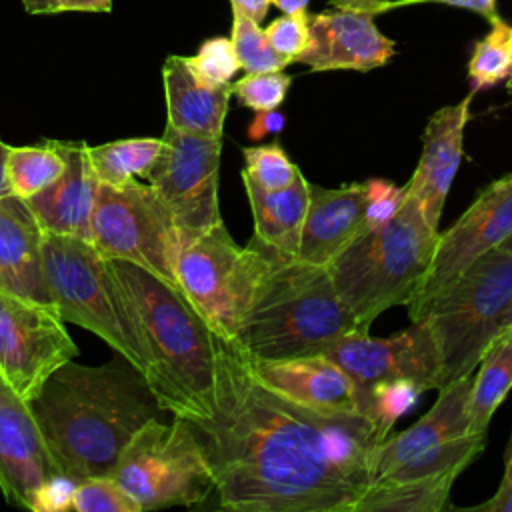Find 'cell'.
I'll return each instance as SVG.
<instances>
[{
  "label": "cell",
  "mask_w": 512,
  "mask_h": 512,
  "mask_svg": "<svg viewBox=\"0 0 512 512\" xmlns=\"http://www.w3.org/2000/svg\"><path fill=\"white\" fill-rule=\"evenodd\" d=\"M230 6L260 24L272 6V0H230Z\"/></svg>",
  "instance_id": "cell-43"
},
{
  "label": "cell",
  "mask_w": 512,
  "mask_h": 512,
  "mask_svg": "<svg viewBox=\"0 0 512 512\" xmlns=\"http://www.w3.org/2000/svg\"><path fill=\"white\" fill-rule=\"evenodd\" d=\"M58 12H110L112 0H56Z\"/></svg>",
  "instance_id": "cell-42"
},
{
  "label": "cell",
  "mask_w": 512,
  "mask_h": 512,
  "mask_svg": "<svg viewBox=\"0 0 512 512\" xmlns=\"http://www.w3.org/2000/svg\"><path fill=\"white\" fill-rule=\"evenodd\" d=\"M468 396L472 434H486L488 424L512 390V334L488 346L478 362Z\"/></svg>",
  "instance_id": "cell-26"
},
{
  "label": "cell",
  "mask_w": 512,
  "mask_h": 512,
  "mask_svg": "<svg viewBox=\"0 0 512 512\" xmlns=\"http://www.w3.org/2000/svg\"><path fill=\"white\" fill-rule=\"evenodd\" d=\"M360 390L382 380H412L424 392L444 386L442 356L424 322H412L386 338L352 334L326 352Z\"/></svg>",
  "instance_id": "cell-14"
},
{
  "label": "cell",
  "mask_w": 512,
  "mask_h": 512,
  "mask_svg": "<svg viewBox=\"0 0 512 512\" xmlns=\"http://www.w3.org/2000/svg\"><path fill=\"white\" fill-rule=\"evenodd\" d=\"M190 424L218 506L234 512H354L370 486V452L382 442L358 412H320L272 390L224 336L212 412Z\"/></svg>",
  "instance_id": "cell-1"
},
{
  "label": "cell",
  "mask_w": 512,
  "mask_h": 512,
  "mask_svg": "<svg viewBox=\"0 0 512 512\" xmlns=\"http://www.w3.org/2000/svg\"><path fill=\"white\" fill-rule=\"evenodd\" d=\"M274 50L288 60V64L296 62V58L306 50L310 38V14L306 10L300 12H284L276 20H272L264 28Z\"/></svg>",
  "instance_id": "cell-36"
},
{
  "label": "cell",
  "mask_w": 512,
  "mask_h": 512,
  "mask_svg": "<svg viewBox=\"0 0 512 512\" xmlns=\"http://www.w3.org/2000/svg\"><path fill=\"white\" fill-rule=\"evenodd\" d=\"M374 12L336 8L310 16V38L296 62L314 72H368L394 56V42L374 24Z\"/></svg>",
  "instance_id": "cell-15"
},
{
  "label": "cell",
  "mask_w": 512,
  "mask_h": 512,
  "mask_svg": "<svg viewBox=\"0 0 512 512\" xmlns=\"http://www.w3.org/2000/svg\"><path fill=\"white\" fill-rule=\"evenodd\" d=\"M184 58L190 70L202 82L212 86L232 84V78L240 70V62L234 52L232 40L224 36H214L204 40L194 56H184Z\"/></svg>",
  "instance_id": "cell-35"
},
{
  "label": "cell",
  "mask_w": 512,
  "mask_h": 512,
  "mask_svg": "<svg viewBox=\"0 0 512 512\" xmlns=\"http://www.w3.org/2000/svg\"><path fill=\"white\" fill-rule=\"evenodd\" d=\"M44 232L28 204L0 196V288L20 298L54 306L42 260Z\"/></svg>",
  "instance_id": "cell-22"
},
{
  "label": "cell",
  "mask_w": 512,
  "mask_h": 512,
  "mask_svg": "<svg viewBox=\"0 0 512 512\" xmlns=\"http://www.w3.org/2000/svg\"><path fill=\"white\" fill-rule=\"evenodd\" d=\"M42 260L60 318L90 330L144 374L138 316L110 260L90 240L60 234H44Z\"/></svg>",
  "instance_id": "cell-6"
},
{
  "label": "cell",
  "mask_w": 512,
  "mask_h": 512,
  "mask_svg": "<svg viewBox=\"0 0 512 512\" xmlns=\"http://www.w3.org/2000/svg\"><path fill=\"white\" fill-rule=\"evenodd\" d=\"M10 144L0 140V196L2 194H10L8 190V180H6V156H8Z\"/></svg>",
  "instance_id": "cell-47"
},
{
  "label": "cell",
  "mask_w": 512,
  "mask_h": 512,
  "mask_svg": "<svg viewBox=\"0 0 512 512\" xmlns=\"http://www.w3.org/2000/svg\"><path fill=\"white\" fill-rule=\"evenodd\" d=\"M110 266L134 304L146 352L144 378L158 404L188 422L208 418L214 406L218 334L180 288L130 262L110 260Z\"/></svg>",
  "instance_id": "cell-3"
},
{
  "label": "cell",
  "mask_w": 512,
  "mask_h": 512,
  "mask_svg": "<svg viewBox=\"0 0 512 512\" xmlns=\"http://www.w3.org/2000/svg\"><path fill=\"white\" fill-rule=\"evenodd\" d=\"M166 124L196 136L222 138L232 86L202 82L184 56H168L162 66Z\"/></svg>",
  "instance_id": "cell-23"
},
{
  "label": "cell",
  "mask_w": 512,
  "mask_h": 512,
  "mask_svg": "<svg viewBox=\"0 0 512 512\" xmlns=\"http://www.w3.org/2000/svg\"><path fill=\"white\" fill-rule=\"evenodd\" d=\"M504 462H512V436H510V442H508V450H506Z\"/></svg>",
  "instance_id": "cell-49"
},
{
  "label": "cell",
  "mask_w": 512,
  "mask_h": 512,
  "mask_svg": "<svg viewBox=\"0 0 512 512\" xmlns=\"http://www.w3.org/2000/svg\"><path fill=\"white\" fill-rule=\"evenodd\" d=\"M242 182L254 218V240L278 258H296L310 182L302 174L280 190H264L244 176Z\"/></svg>",
  "instance_id": "cell-24"
},
{
  "label": "cell",
  "mask_w": 512,
  "mask_h": 512,
  "mask_svg": "<svg viewBox=\"0 0 512 512\" xmlns=\"http://www.w3.org/2000/svg\"><path fill=\"white\" fill-rule=\"evenodd\" d=\"M308 2L310 0H272V4L276 8H280L282 12H300V10H306L308 8Z\"/></svg>",
  "instance_id": "cell-48"
},
{
  "label": "cell",
  "mask_w": 512,
  "mask_h": 512,
  "mask_svg": "<svg viewBox=\"0 0 512 512\" xmlns=\"http://www.w3.org/2000/svg\"><path fill=\"white\" fill-rule=\"evenodd\" d=\"M418 2H440V4H448L454 8H464V10H472L480 16H484L490 24L496 22L500 18L498 10H496V0H398V2H390V0H382L376 6L370 8V12L378 14V12H386L398 6H408V4H418Z\"/></svg>",
  "instance_id": "cell-39"
},
{
  "label": "cell",
  "mask_w": 512,
  "mask_h": 512,
  "mask_svg": "<svg viewBox=\"0 0 512 512\" xmlns=\"http://www.w3.org/2000/svg\"><path fill=\"white\" fill-rule=\"evenodd\" d=\"M334 8H352V10H370L382 0H328Z\"/></svg>",
  "instance_id": "cell-46"
},
{
  "label": "cell",
  "mask_w": 512,
  "mask_h": 512,
  "mask_svg": "<svg viewBox=\"0 0 512 512\" xmlns=\"http://www.w3.org/2000/svg\"><path fill=\"white\" fill-rule=\"evenodd\" d=\"M250 364L262 382L302 406L330 414H360V388L326 354L284 360L250 358Z\"/></svg>",
  "instance_id": "cell-21"
},
{
  "label": "cell",
  "mask_w": 512,
  "mask_h": 512,
  "mask_svg": "<svg viewBox=\"0 0 512 512\" xmlns=\"http://www.w3.org/2000/svg\"><path fill=\"white\" fill-rule=\"evenodd\" d=\"M76 512H140L136 500L110 476H90L76 482L72 496Z\"/></svg>",
  "instance_id": "cell-34"
},
{
  "label": "cell",
  "mask_w": 512,
  "mask_h": 512,
  "mask_svg": "<svg viewBox=\"0 0 512 512\" xmlns=\"http://www.w3.org/2000/svg\"><path fill=\"white\" fill-rule=\"evenodd\" d=\"M462 470L432 476L388 478L372 482L360 496L354 512H440Z\"/></svg>",
  "instance_id": "cell-25"
},
{
  "label": "cell",
  "mask_w": 512,
  "mask_h": 512,
  "mask_svg": "<svg viewBox=\"0 0 512 512\" xmlns=\"http://www.w3.org/2000/svg\"><path fill=\"white\" fill-rule=\"evenodd\" d=\"M512 236V172L490 182L466 212L438 232L434 258L410 298L408 312L450 284L464 268Z\"/></svg>",
  "instance_id": "cell-13"
},
{
  "label": "cell",
  "mask_w": 512,
  "mask_h": 512,
  "mask_svg": "<svg viewBox=\"0 0 512 512\" xmlns=\"http://www.w3.org/2000/svg\"><path fill=\"white\" fill-rule=\"evenodd\" d=\"M286 126V116L282 112L276 110H264V112H256L254 120L248 124L246 134L250 140L258 142L268 134H278L282 132Z\"/></svg>",
  "instance_id": "cell-41"
},
{
  "label": "cell",
  "mask_w": 512,
  "mask_h": 512,
  "mask_svg": "<svg viewBox=\"0 0 512 512\" xmlns=\"http://www.w3.org/2000/svg\"><path fill=\"white\" fill-rule=\"evenodd\" d=\"M438 232L406 192L388 224L360 234L326 266L360 326L370 330L382 312L410 302L434 258Z\"/></svg>",
  "instance_id": "cell-5"
},
{
  "label": "cell",
  "mask_w": 512,
  "mask_h": 512,
  "mask_svg": "<svg viewBox=\"0 0 512 512\" xmlns=\"http://www.w3.org/2000/svg\"><path fill=\"white\" fill-rule=\"evenodd\" d=\"M512 334V300H510V304L506 306V310L502 312V316H500V320H498V328H496V336H494V340L490 342V344H494V342H498V340H504V338H508ZM488 350V348H486Z\"/></svg>",
  "instance_id": "cell-44"
},
{
  "label": "cell",
  "mask_w": 512,
  "mask_h": 512,
  "mask_svg": "<svg viewBox=\"0 0 512 512\" xmlns=\"http://www.w3.org/2000/svg\"><path fill=\"white\" fill-rule=\"evenodd\" d=\"M274 258L276 254L254 238L248 246L236 244L220 222L182 242L176 282L218 336L234 338Z\"/></svg>",
  "instance_id": "cell-8"
},
{
  "label": "cell",
  "mask_w": 512,
  "mask_h": 512,
  "mask_svg": "<svg viewBox=\"0 0 512 512\" xmlns=\"http://www.w3.org/2000/svg\"><path fill=\"white\" fill-rule=\"evenodd\" d=\"M506 90H508V94L512 96V70H510V74H508V78H506Z\"/></svg>",
  "instance_id": "cell-50"
},
{
  "label": "cell",
  "mask_w": 512,
  "mask_h": 512,
  "mask_svg": "<svg viewBox=\"0 0 512 512\" xmlns=\"http://www.w3.org/2000/svg\"><path fill=\"white\" fill-rule=\"evenodd\" d=\"M230 40L238 56L240 70L244 72H270L284 70L288 66V60L274 50L260 24L234 8Z\"/></svg>",
  "instance_id": "cell-31"
},
{
  "label": "cell",
  "mask_w": 512,
  "mask_h": 512,
  "mask_svg": "<svg viewBox=\"0 0 512 512\" xmlns=\"http://www.w3.org/2000/svg\"><path fill=\"white\" fill-rule=\"evenodd\" d=\"M140 506V512L194 506L214 490V478L192 424L172 416L150 418L120 450L110 474Z\"/></svg>",
  "instance_id": "cell-9"
},
{
  "label": "cell",
  "mask_w": 512,
  "mask_h": 512,
  "mask_svg": "<svg viewBox=\"0 0 512 512\" xmlns=\"http://www.w3.org/2000/svg\"><path fill=\"white\" fill-rule=\"evenodd\" d=\"M90 242L106 260L136 264L178 288L176 256L182 238L148 182L132 178L118 186H98Z\"/></svg>",
  "instance_id": "cell-10"
},
{
  "label": "cell",
  "mask_w": 512,
  "mask_h": 512,
  "mask_svg": "<svg viewBox=\"0 0 512 512\" xmlns=\"http://www.w3.org/2000/svg\"><path fill=\"white\" fill-rule=\"evenodd\" d=\"M76 480L66 474H52L34 494L30 510L34 512H64L72 510Z\"/></svg>",
  "instance_id": "cell-38"
},
{
  "label": "cell",
  "mask_w": 512,
  "mask_h": 512,
  "mask_svg": "<svg viewBox=\"0 0 512 512\" xmlns=\"http://www.w3.org/2000/svg\"><path fill=\"white\" fill-rule=\"evenodd\" d=\"M366 184L340 188L308 186V206L296 258L314 266H328L360 234L366 232Z\"/></svg>",
  "instance_id": "cell-20"
},
{
  "label": "cell",
  "mask_w": 512,
  "mask_h": 512,
  "mask_svg": "<svg viewBox=\"0 0 512 512\" xmlns=\"http://www.w3.org/2000/svg\"><path fill=\"white\" fill-rule=\"evenodd\" d=\"M26 12L30 14H54L56 10V0H22Z\"/></svg>",
  "instance_id": "cell-45"
},
{
  "label": "cell",
  "mask_w": 512,
  "mask_h": 512,
  "mask_svg": "<svg viewBox=\"0 0 512 512\" xmlns=\"http://www.w3.org/2000/svg\"><path fill=\"white\" fill-rule=\"evenodd\" d=\"M162 150V138H122L88 146V156L100 184L118 186L148 174Z\"/></svg>",
  "instance_id": "cell-27"
},
{
  "label": "cell",
  "mask_w": 512,
  "mask_h": 512,
  "mask_svg": "<svg viewBox=\"0 0 512 512\" xmlns=\"http://www.w3.org/2000/svg\"><path fill=\"white\" fill-rule=\"evenodd\" d=\"M472 374H464L442 388L432 408L400 434L386 436L370 452V484L384 480L408 460L470 432L468 396Z\"/></svg>",
  "instance_id": "cell-18"
},
{
  "label": "cell",
  "mask_w": 512,
  "mask_h": 512,
  "mask_svg": "<svg viewBox=\"0 0 512 512\" xmlns=\"http://www.w3.org/2000/svg\"><path fill=\"white\" fill-rule=\"evenodd\" d=\"M78 356L66 322L54 306L0 288V376L26 402L46 378Z\"/></svg>",
  "instance_id": "cell-12"
},
{
  "label": "cell",
  "mask_w": 512,
  "mask_h": 512,
  "mask_svg": "<svg viewBox=\"0 0 512 512\" xmlns=\"http://www.w3.org/2000/svg\"><path fill=\"white\" fill-rule=\"evenodd\" d=\"M468 510H484V512H512V462H504V476L494 492L492 498H488L482 504L470 506Z\"/></svg>",
  "instance_id": "cell-40"
},
{
  "label": "cell",
  "mask_w": 512,
  "mask_h": 512,
  "mask_svg": "<svg viewBox=\"0 0 512 512\" xmlns=\"http://www.w3.org/2000/svg\"><path fill=\"white\" fill-rule=\"evenodd\" d=\"M424 390L412 380H382L360 390V414L366 416L384 440L392 426L414 408Z\"/></svg>",
  "instance_id": "cell-29"
},
{
  "label": "cell",
  "mask_w": 512,
  "mask_h": 512,
  "mask_svg": "<svg viewBox=\"0 0 512 512\" xmlns=\"http://www.w3.org/2000/svg\"><path fill=\"white\" fill-rule=\"evenodd\" d=\"M292 84V76L284 70L246 72L240 80L232 82V96L254 112L276 110L282 106Z\"/></svg>",
  "instance_id": "cell-33"
},
{
  "label": "cell",
  "mask_w": 512,
  "mask_h": 512,
  "mask_svg": "<svg viewBox=\"0 0 512 512\" xmlns=\"http://www.w3.org/2000/svg\"><path fill=\"white\" fill-rule=\"evenodd\" d=\"M512 70V26L498 18L492 22L490 32L476 42L468 60V78L472 90L492 88L506 82Z\"/></svg>",
  "instance_id": "cell-30"
},
{
  "label": "cell",
  "mask_w": 512,
  "mask_h": 512,
  "mask_svg": "<svg viewBox=\"0 0 512 512\" xmlns=\"http://www.w3.org/2000/svg\"><path fill=\"white\" fill-rule=\"evenodd\" d=\"M162 150L146 174L168 208L182 242L222 222L218 172L222 138L196 136L166 124Z\"/></svg>",
  "instance_id": "cell-11"
},
{
  "label": "cell",
  "mask_w": 512,
  "mask_h": 512,
  "mask_svg": "<svg viewBox=\"0 0 512 512\" xmlns=\"http://www.w3.org/2000/svg\"><path fill=\"white\" fill-rule=\"evenodd\" d=\"M242 158V176L264 190H280L292 184L302 174L278 140H274L272 144L244 146Z\"/></svg>",
  "instance_id": "cell-32"
},
{
  "label": "cell",
  "mask_w": 512,
  "mask_h": 512,
  "mask_svg": "<svg viewBox=\"0 0 512 512\" xmlns=\"http://www.w3.org/2000/svg\"><path fill=\"white\" fill-rule=\"evenodd\" d=\"M52 144L64 156V172L54 184L24 202L44 234L90 240L92 210L100 182L90 164L88 144L84 140H52Z\"/></svg>",
  "instance_id": "cell-19"
},
{
  "label": "cell",
  "mask_w": 512,
  "mask_h": 512,
  "mask_svg": "<svg viewBox=\"0 0 512 512\" xmlns=\"http://www.w3.org/2000/svg\"><path fill=\"white\" fill-rule=\"evenodd\" d=\"M366 230H376L388 224L400 210L406 198V184L398 186L386 178H368L366 182Z\"/></svg>",
  "instance_id": "cell-37"
},
{
  "label": "cell",
  "mask_w": 512,
  "mask_h": 512,
  "mask_svg": "<svg viewBox=\"0 0 512 512\" xmlns=\"http://www.w3.org/2000/svg\"><path fill=\"white\" fill-rule=\"evenodd\" d=\"M474 90L460 102L438 108L422 134V150L418 164L406 182V192L418 204L426 222L440 230V216L460 168L464 130L470 120V104Z\"/></svg>",
  "instance_id": "cell-17"
},
{
  "label": "cell",
  "mask_w": 512,
  "mask_h": 512,
  "mask_svg": "<svg viewBox=\"0 0 512 512\" xmlns=\"http://www.w3.org/2000/svg\"><path fill=\"white\" fill-rule=\"evenodd\" d=\"M512 300V254L492 248L450 284L408 312L424 322L442 356L444 384L472 374L496 336L498 320Z\"/></svg>",
  "instance_id": "cell-7"
},
{
  "label": "cell",
  "mask_w": 512,
  "mask_h": 512,
  "mask_svg": "<svg viewBox=\"0 0 512 512\" xmlns=\"http://www.w3.org/2000/svg\"><path fill=\"white\" fill-rule=\"evenodd\" d=\"M60 474L108 476L132 434L164 410L144 374L116 354L100 366L68 360L28 402Z\"/></svg>",
  "instance_id": "cell-2"
},
{
  "label": "cell",
  "mask_w": 512,
  "mask_h": 512,
  "mask_svg": "<svg viewBox=\"0 0 512 512\" xmlns=\"http://www.w3.org/2000/svg\"><path fill=\"white\" fill-rule=\"evenodd\" d=\"M60 474L30 410L0 376V490L6 502L28 508L36 490Z\"/></svg>",
  "instance_id": "cell-16"
},
{
  "label": "cell",
  "mask_w": 512,
  "mask_h": 512,
  "mask_svg": "<svg viewBox=\"0 0 512 512\" xmlns=\"http://www.w3.org/2000/svg\"><path fill=\"white\" fill-rule=\"evenodd\" d=\"M500 248H504L506 252H510V254H512V236H510V238H508V240H506V242H504Z\"/></svg>",
  "instance_id": "cell-51"
},
{
  "label": "cell",
  "mask_w": 512,
  "mask_h": 512,
  "mask_svg": "<svg viewBox=\"0 0 512 512\" xmlns=\"http://www.w3.org/2000/svg\"><path fill=\"white\" fill-rule=\"evenodd\" d=\"M64 156L52 144L44 146H10L6 156V180L10 194L28 200L54 184L64 172Z\"/></svg>",
  "instance_id": "cell-28"
},
{
  "label": "cell",
  "mask_w": 512,
  "mask_h": 512,
  "mask_svg": "<svg viewBox=\"0 0 512 512\" xmlns=\"http://www.w3.org/2000/svg\"><path fill=\"white\" fill-rule=\"evenodd\" d=\"M360 332L368 328L344 304L328 268L276 256L234 340L252 360H284L326 354Z\"/></svg>",
  "instance_id": "cell-4"
}]
</instances>
